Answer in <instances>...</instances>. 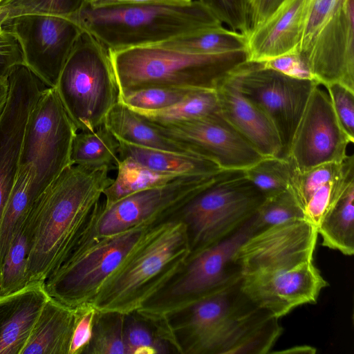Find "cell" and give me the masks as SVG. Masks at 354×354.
<instances>
[{
	"instance_id": "11",
	"label": "cell",
	"mask_w": 354,
	"mask_h": 354,
	"mask_svg": "<svg viewBox=\"0 0 354 354\" xmlns=\"http://www.w3.org/2000/svg\"><path fill=\"white\" fill-rule=\"evenodd\" d=\"M77 131L55 88H44L28 118L19 162L32 165V188L37 197L72 165Z\"/></svg>"
},
{
	"instance_id": "33",
	"label": "cell",
	"mask_w": 354,
	"mask_h": 354,
	"mask_svg": "<svg viewBox=\"0 0 354 354\" xmlns=\"http://www.w3.org/2000/svg\"><path fill=\"white\" fill-rule=\"evenodd\" d=\"M292 169L288 158L271 156L262 158L243 171L267 198L288 189Z\"/></svg>"
},
{
	"instance_id": "6",
	"label": "cell",
	"mask_w": 354,
	"mask_h": 354,
	"mask_svg": "<svg viewBox=\"0 0 354 354\" xmlns=\"http://www.w3.org/2000/svg\"><path fill=\"white\" fill-rule=\"evenodd\" d=\"M109 51L120 93L150 86L215 89L248 59L247 50L199 55L153 45Z\"/></svg>"
},
{
	"instance_id": "31",
	"label": "cell",
	"mask_w": 354,
	"mask_h": 354,
	"mask_svg": "<svg viewBox=\"0 0 354 354\" xmlns=\"http://www.w3.org/2000/svg\"><path fill=\"white\" fill-rule=\"evenodd\" d=\"M124 314L96 310L91 341L84 354H126Z\"/></svg>"
},
{
	"instance_id": "37",
	"label": "cell",
	"mask_w": 354,
	"mask_h": 354,
	"mask_svg": "<svg viewBox=\"0 0 354 354\" xmlns=\"http://www.w3.org/2000/svg\"><path fill=\"white\" fill-rule=\"evenodd\" d=\"M194 89L150 86L120 93L119 101L133 111H157L183 100Z\"/></svg>"
},
{
	"instance_id": "42",
	"label": "cell",
	"mask_w": 354,
	"mask_h": 354,
	"mask_svg": "<svg viewBox=\"0 0 354 354\" xmlns=\"http://www.w3.org/2000/svg\"><path fill=\"white\" fill-rule=\"evenodd\" d=\"M24 64L19 44L14 35L0 25V80L7 79L18 65Z\"/></svg>"
},
{
	"instance_id": "12",
	"label": "cell",
	"mask_w": 354,
	"mask_h": 354,
	"mask_svg": "<svg viewBox=\"0 0 354 354\" xmlns=\"http://www.w3.org/2000/svg\"><path fill=\"white\" fill-rule=\"evenodd\" d=\"M241 92L256 104L275 128L286 158L292 139L314 87L315 80L299 79L247 60L230 72Z\"/></svg>"
},
{
	"instance_id": "28",
	"label": "cell",
	"mask_w": 354,
	"mask_h": 354,
	"mask_svg": "<svg viewBox=\"0 0 354 354\" xmlns=\"http://www.w3.org/2000/svg\"><path fill=\"white\" fill-rule=\"evenodd\" d=\"M119 142L103 124L93 131H80L72 145V165L102 166L116 169L120 158Z\"/></svg>"
},
{
	"instance_id": "27",
	"label": "cell",
	"mask_w": 354,
	"mask_h": 354,
	"mask_svg": "<svg viewBox=\"0 0 354 354\" xmlns=\"http://www.w3.org/2000/svg\"><path fill=\"white\" fill-rule=\"evenodd\" d=\"M156 46L192 54L216 55L247 50L248 36L221 26L178 36Z\"/></svg>"
},
{
	"instance_id": "10",
	"label": "cell",
	"mask_w": 354,
	"mask_h": 354,
	"mask_svg": "<svg viewBox=\"0 0 354 354\" xmlns=\"http://www.w3.org/2000/svg\"><path fill=\"white\" fill-rule=\"evenodd\" d=\"M153 224L99 237L49 275L44 282L48 295L72 308L93 305L106 282Z\"/></svg>"
},
{
	"instance_id": "43",
	"label": "cell",
	"mask_w": 354,
	"mask_h": 354,
	"mask_svg": "<svg viewBox=\"0 0 354 354\" xmlns=\"http://www.w3.org/2000/svg\"><path fill=\"white\" fill-rule=\"evenodd\" d=\"M263 62L266 66L288 76L314 80L307 64L301 59L297 52Z\"/></svg>"
},
{
	"instance_id": "35",
	"label": "cell",
	"mask_w": 354,
	"mask_h": 354,
	"mask_svg": "<svg viewBox=\"0 0 354 354\" xmlns=\"http://www.w3.org/2000/svg\"><path fill=\"white\" fill-rule=\"evenodd\" d=\"M88 0H3L0 3V25L24 15L71 18Z\"/></svg>"
},
{
	"instance_id": "14",
	"label": "cell",
	"mask_w": 354,
	"mask_h": 354,
	"mask_svg": "<svg viewBox=\"0 0 354 354\" xmlns=\"http://www.w3.org/2000/svg\"><path fill=\"white\" fill-rule=\"evenodd\" d=\"M221 173L214 176H178L163 185L134 192L104 207L98 221L97 236L114 235L143 223H156L169 218L211 185Z\"/></svg>"
},
{
	"instance_id": "15",
	"label": "cell",
	"mask_w": 354,
	"mask_h": 354,
	"mask_svg": "<svg viewBox=\"0 0 354 354\" xmlns=\"http://www.w3.org/2000/svg\"><path fill=\"white\" fill-rule=\"evenodd\" d=\"M351 143L327 91L316 85L294 133L288 158L297 169L304 171L324 163L343 161Z\"/></svg>"
},
{
	"instance_id": "13",
	"label": "cell",
	"mask_w": 354,
	"mask_h": 354,
	"mask_svg": "<svg viewBox=\"0 0 354 354\" xmlns=\"http://www.w3.org/2000/svg\"><path fill=\"white\" fill-rule=\"evenodd\" d=\"M15 37L23 63L46 87H55L82 29L66 17L24 15L3 25Z\"/></svg>"
},
{
	"instance_id": "26",
	"label": "cell",
	"mask_w": 354,
	"mask_h": 354,
	"mask_svg": "<svg viewBox=\"0 0 354 354\" xmlns=\"http://www.w3.org/2000/svg\"><path fill=\"white\" fill-rule=\"evenodd\" d=\"M34 175L32 164L19 165L0 227V267L12 239L37 198L32 188Z\"/></svg>"
},
{
	"instance_id": "30",
	"label": "cell",
	"mask_w": 354,
	"mask_h": 354,
	"mask_svg": "<svg viewBox=\"0 0 354 354\" xmlns=\"http://www.w3.org/2000/svg\"><path fill=\"white\" fill-rule=\"evenodd\" d=\"M134 111L151 122H176L200 119L220 113V109L215 89H194L166 109Z\"/></svg>"
},
{
	"instance_id": "47",
	"label": "cell",
	"mask_w": 354,
	"mask_h": 354,
	"mask_svg": "<svg viewBox=\"0 0 354 354\" xmlns=\"http://www.w3.org/2000/svg\"><path fill=\"white\" fill-rule=\"evenodd\" d=\"M2 1H3V0H0V2H1Z\"/></svg>"
},
{
	"instance_id": "5",
	"label": "cell",
	"mask_w": 354,
	"mask_h": 354,
	"mask_svg": "<svg viewBox=\"0 0 354 354\" xmlns=\"http://www.w3.org/2000/svg\"><path fill=\"white\" fill-rule=\"evenodd\" d=\"M190 255L185 225L167 218L151 226L102 288L93 306L100 311L136 312L183 269Z\"/></svg>"
},
{
	"instance_id": "36",
	"label": "cell",
	"mask_w": 354,
	"mask_h": 354,
	"mask_svg": "<svg viewBox=\"0 0 354 354\" xmlns=\"http://www.w3.org/2000/svg\"><path fill=\"white\" fill-rule=\"evenodd\" d=\"M293 218H304V216L288 189L266 198L250 221L252 235Z\"/></svg>"
},
{
	"instance_id": "25",
	"label": "cell",
	"mask_w": 354,
	"mask_h": 354,
	"mask_svg": "<svg viewBox=\"0 0 354 354\" xmlns=\"http://www.w3.org/2000/svg\"><path fill=\"white\" fill-rule=\"evenodd\" d=\"M353 201L354 183L328 207L317 226L322 245L347 256L354 253Z\"/></svg>"
},
{
	"instance_id": "24",
	"label": "cell",
	"mask_w": 354,
	"mask_h": 354,
	"mask_svg": "<svg viewBox=\"0 0 354 354\" xmlns=\"http://www.w3.org/2000/svg\"><path fill=\"white\" fill-rule=\"evenodd\" d=\"M118 140L120 159H130L156 172L180 176H214L224 171L207 158L149 149Z\"/></svg>"
},
{
	"instance_id": "22",
	"label": "cell",
	"mask_w": 354,
	"mask_h": 354,
	"mask_svg": "<svg viewBox=\"0 0 354 354\" xmlns=\"http://www.w3.org/2000/svg\"><path fill=\"white\" fill-rule=\"evenodd\" d=\"M104 124L118 140L132 145L205 157L191 145L162 133L149 121L120 101L109 111Z\"/></svg>"
},
{
	"instance_id": "4",
	"label": "cell",
	"mask_w": 354,
	"mask_h": 354,
	"mask_svg": "<svg viewBox=\"0 0 354 354\" xmlns=\"http://www.w3.org/2000/svg\"><path fill=\"white\" fill-rule=\"evenodd\" d=\"M71 20L110 50L158 45L178 36L222 26L198 1L93 6L88 1Z\"/></svg>"
},
{
	"instance_id": "41",
	"label": "cell",
	"mask_w": 354,
	"mask_h": 354,
	"mask_svg": "<svg viewBox=\"0 0 354 354\" xmlns=\"http://www.w3.org/2000/svg\"><path fill=\"white\" fill-rule=\"evenodd\" d=\"M75 309L77 317L68 354H84L92 337L93 322L96 309L92 305Z\"/></svg>"
},
{
	"instance_id": "45",
	"label": "cell",
	"mask_w": 354,
	"mask_h": 354,
	"mask_svg": "<svg viewBox=\"0 0 354 354\" xmlns=\"http://www.w3.org/2000/svg\"><path fill=\"white\" fill-rule=\"evenodd\" d=\"M192 0H88L93 6H104L120 3H187Z\"/></svg>"
},
{
	"instance_id": "9",
	"label": "cell",
	"mask_w": 354,
	"mask_h": 354,
	"mask_svg": "<svg viewBox=\"0 0 354 354\" xmlns=\"http://www.w3.org/2000/svg\"><path fill=\"white\" fill-rule=\"evenodd\" d=\"M251 235L249 221L229 237L190 256L167 285L136 312L146 319H157L238 282L241 271L234 256Z\"/></svg>"
},
{
	"instance_id": "2",
	"label": "cell",
	"mask_w": 354,
	"mask_h": 354,
	"mask_svg": "<svg viewBox=\"0 0 354 354\" xmlns=\"http://www.w3.org/2000/svg\"><path fill=\"white\" fill-rule=\"evenodd\" d=\"M317 236L314 225L293 218L249 236L234 256L242 291L278 319L316 303L328 285L313 263Z\"/></svg>"
},
{
	"instance_id": "1",
	"label": "cell",
	"mask_w": 354,
	"mask_h": 354,
	"mask_svg": "<svg viewBox=\"0 0 354 354\" xmlns=\"http://www.w3.org/2000/svg\"><path fill=\"white\" fill-rule=\"evenodd\" d=\"M111 170L106 165H71L35 200L25 219L27 285L44 283L98 239L103 193L113 181Z\"/></svg>"
},
{
	"instance_id": "39",
	"label": "cell",
	"mask_w": 354,
	"mask_h": 354,
	"mask_svg": "<svg viewBox=\"0 0 354 354\" xmlns=\"http://www.w3.org/2000/svg\"><path fill=\"white\" fill-rule=\"evenodd\" d=\"M221 23L248 37L250 0H198Z\"/></svg>"
},
{
	"instance_id": "7",
	"label": "cell",
	"mask_w": 354,
	"mask_h": 354,
	"mask_svg": "<svg viewBox=\"0 0 354 354\" xmlns=\"http://www.w3.org/2000/svg\"><path fill=\"white\" fill-rule=\"evenodd\" d=\"M265 200L243 170H227L169 218L185 225L190 257L240 230Z\"/></svg>"
},
{
	"instance_id": "38",
	"label": "cell",
	"mask_w": 354,
	"mask_h": 354,
	"mask_svg": "<svg viewBox=\"0 0 354 354\" xmlns=\"http://www.w3.org/2000/svg\"><path fill=\"white\" fill-rule=\"evenodd\" d=\"M338 0H307L301 39L297 53L307 64L313 42ZM308 66V64H307Z\"/></svg>"
},
{
	"instance_id": "44",
	"label": "cell",
	"mask_w": 354,
	"mask_h": 354,
	"mask_svg": "<svg viewBox=\"0 0 354 354\" xmlns=\"http://www.w3.org/2000/svg\"><path fill=\"white\" fill-rule=\"evenodd\" d=\"M288 1L250 0V32L266 23Z\"/></svg>"
},
{
	"instance_id": "18",
	"label": "cell",
	"mask_w": 354,
	"mask_h": 354,
	"mask_svg": "<svg viewBox=\"0 0 354 354\" xmlns=\"http://www.w3.org/2000/svg\"><path fill=\"white\" fill-rule=\"evenodd\" d=\"M354 183V158L299 171L292 164L288 189L304 218L316 227L328 207Z\"/></svg>"
},
{
	"instance_id": "40",
	"label": "cell",
	"mask_w": 354,
	"mask_h": 354,
	"mask_svg": "<svg viewBox=\"0 0 354 354\" xmlns=\"http://www.w3.org/2000/svg\"><path fill=\"white\" fill-rule=\"evenodd\" d=\"M336 118L352 143L354 142V91L333 83L324 86Z\"/></svg>"
},
{
	"instance_id": "23",
	"label": "cell",
	"mask_w": 354,
	"mask_h": 354,
	"mask_svg": "<svg viewBox=\"0 0 354 354\" xmlns=\"http://www.w3.org/2000/svg\"><path fill=\"white\" fill-rule=\"evenodd\" d=\"M77 311L48 297L21 354H68Z\"/></svg>"
},
{
	"instance_id": "46",
	"label": "cell",
	"mask_w": 354,
	"mask_h": 354,
	"mask_svg": "<svg viewBox=\"0 0 354 354\" xmlns=\"http://www.w3.org/2000/svg\"><path fill=\"white\" fill-rule=\"evenodd\" d=\"M8 93V78L0 80V115L5 106Z\"/></svg>"
},
{
	"instance_id": "34",
	"label": "cell",
	"mask_w": 354,
	"mask_h": 354,
	"mask_svg": "<svg viewBox=\"0 0 354 354\" xmlns=\"http://www.w3.org/2000/svg\"><path fill=\"white\" fill-rule=\"evenodd\" d=\"M126 354H165L175 351L155 327L136 312L124 314Z\"/></svg>"
},
{
	"instance_id": "21",
	"label": "cell",
	"mask_w": 354,
	"mask_h": 354,
	"mask_svg": "<svg viewBox=\"0 0 354 354\" xmlns=\"http://www.w3.org/2000/svg\"><path fill=\"white\" fill-rule=\"evenodd\" d=\"M44 283L0 295V354H21L48 298Z\"/></svg>"
},
{
	"instance_id": "8",
	"label": "cell",
	"mask_w": 354,
	"mask_h": 354,
	"mask_svg": "<svg viewBox=\"0 0 354 354\" xmlns=\"http://www.w3.org/2000/svg\"><path fill=\"white\" fill-rule=\"evenodd\" d=\"M55 88L78 131L102 125L120 95L109 50L82 30Z\"/></svg>"
},
{
	"instance_id": "16",
	"label": "cell",
	"mask_w": 354,
	"mask_h": 354,
	"mask_svg": "<svg viewBox=\"0 0 354 354\" xmlns=\"http://www.w3.org/2000/svg\"><path fill=\"white\" fill-rule=\"evenodd\" d=\"M149 122L167 137L191 145L224 171L245 170L264 157L221 113L189 121Z\"/></svg>"
},
{
	"instance_id": "29",
	"label": "cell",
	"mask_w": 354,
	"mask_h": 354,
	"mask_svg": "<svg viewBox=\"0 0 354 354\" xmlns=\"http://www.w3.org/2000/svg\"><path fill=\"white\" fill-rule=\"evenodd\" d=\"M116 170L115 178L103 193L104 207L127 195L163 185L178 177L150 170L130 159H120Z\"/></svg>"
},
{
	"instance_id": "19",
	"label": "cell",
	"mask_w": 354,
	"mask_h": 354,
	"mask_svg": "<svg viewBox=\"0 0 354 354\" xmlns=\"http://www.w3.org/2000/svg\"><path fill=\"white\" fill-rule=\"evenodd\" d=\"M223 118L264 157L281 158L278 133L266 114L240 91L228 73L215 87Z\"/></svg>"
},
{
	"instance_id": "3",
	"label": "cell",
	"mask_w": 354,
	"mask_h": 354,
	"mask_svg": "<svg viewBox=\"0 0 354 354\" xmlns=\"http://www.w3.org/2000/svg\"><path fill=\"white\" fill-rule=\"evenodd\" d=\"M240 281L149 322L176 353H270L282 332L279 319L253 303Z\"/></svg>"
},
{
	"instance_id": "20",
	"label": "cell",
	"mask_w": 354,
	"mask_h": 354,
	"mask_svg": "<svg viewBox=\"0 0 354 354\" xmlns=\"http://www.w3.org/2000/svg\"><path fill=\"white\" fill-rule=\"evenodd\" d=\"M307 0H288L248 37L249 61L266 62L297 52L303 33Z\"/></svg>"
},
{
	"instance_id": "17",
	"label": "cell",
	"mask_w": 354,
	"mask_h": 354,
	"mask_svg": "<svg viewBox=\"0 0 354 354\" xmlns=\"http://www.w3.org/2000/svg\"><path fill=\"white\" fill-rule=\"evenodd\" d=\"M315 81L337 83L354 91V0H338L307 59Z\"/></svg>"
},
{
	"instance_id": "32",
	"label": "cell",
	"mask_w": 354,
	"mask_h": 354,
	"mask_svg": "<svg viewBox=\"0 0 354 354\" xmlns=\"http://www.w3.org/2000/svg\"><path fill=\"white\" fill-rule=\"evenodd\" d=\"M28 234L26 222L12 239L0 267V295L18 291L27 285Z\"/></svg>"
}]
</instances>
